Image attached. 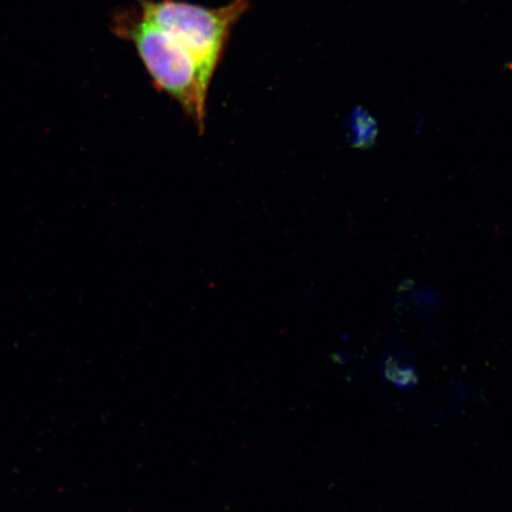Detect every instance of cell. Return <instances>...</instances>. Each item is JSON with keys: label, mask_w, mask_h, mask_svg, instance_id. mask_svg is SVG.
I'll return each instance as SVG.
<instances>
[{"label": "cell", "mask_w": 512, "mask_h": 512, "mask_svg": "<svg viewBox=\"0 0 512 512\" xmlns=\"http://www.w3.org/2000/svg\"><path fill=\"white\" fill-rule=\"evenodd\" d=\"M112 22L114 34L136 48L155 86L178 101L184 112L202 128L209 88L204 85L187 51L140 14L139 9L118 11Z\"/></svg>", "instance_id": "6da1fadb"}, {"label": "cell", "mask_w": 512, "mask_h": 512, "mask_svg": "<svg viewBox=\"0 0 512 512\" xmlns=\"http://www.w3.org/2000/svg\"><path fill=\"white\" fill-rule=\"evenodd\" d=\"M140 14L175 40L194 60L208 88L220 66L230 34L251 0H232L220 8L184 0H136Z\"/></svg>", "instance_id": "7a4b0ae2"}, {"label": "cell", "mask_w": 512, "mask_h": 512, "mask_svg": "<svg viewBox=\"0 0 512 512\" xmlns=\"http://www.w3.org/2000/svg\"><path fill=\"white\" fill-rule=\"evenodd\" d=\"M350 144L354 149L367 150L373 147L379 138L377 121L363 107H356L348 119Z\"/></svg>", "instance_id": "3957f363"}, {"label": "cell", "mask_w": 512, "mask_h": 512, "mask_svg": "<svg viewBox=\"0 0 512 512\" xmlns=\"http://www.w3.org/2000/svg\"><path fill=\"white\" fill-rule=\"evenodd\" d=\"M383 374L394 386L409 389L414 388L419 382V376L411 367L401 366L392 355L383 358Z\"/></svg>", "instance_id": "277c9868"}]
</instances>
